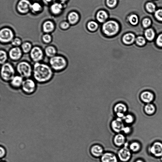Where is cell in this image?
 <instances>
[{
  "mask_svg": "<svg viewBox=\"0 0 162 162\" xmlns=\"http://www.w3.org/2000/svg\"><path fill=\"white\" fill-rule=\"evenodd\" d=\"M146 8L149 12L152 13L155 11L156 7L153 3L149 2L146 4Z\"/></svg>",
  "mask_w": 162,
  "mask_h": 162,
  "instance_id": "e575fe53",
  "label": "cell"
},
{
  "mask_svg": "<svg viewBox=\"0 0 162 162\" xmlns=\"http://www.w3.org/2000/svg\"><path fill=\"white\" fill-rule=\"evenodd\" d=\"M33 79L38 83L44 84L53 78L54 72L50 65L42 62L34 63Z\"/></svg>",
  "mask_w": 162,
  "mask_h": 162,
  "instance_id": "6da1fadb",
  "label": "cell"
},
{
  "mask_svg": "<svg viewBox=\"0 0 162 162\" xmlns=\"http://www.w3.org/2000/svg\"><path fill=\"white\" fill-rule=\"evenodd\" d=\"M123 119L126 123L129 124H131L134 121V118L131 115L128 114L125 116Z\"/></svg>",
  "mask_w": 162,
  "mask_h": 162,
  "instance_id": "74e56055",
  "label": "cell"
},
{
  "mask_svg": "<svg viewBox=\"0 0 162 162\" xmlns=\"http://www.w3.org/2000/svg\"><path fill=\"white\" fill-rule=\"evenodd\" d=\"M129 21L132 25H136L138 22V18L137 15L134 14L131 15L129 18Z\"/></svg>",
  "mask_w": 162,
  "mask_h": 162,
  "instance_id": "836d02e7",
  "label": "cell"
},
{
  "mask_svg": "<svg viewBox=\"0 0 162 162\" xmlns=\"http://www.w3.org/2000/svg\"><path fill=\"white\" fill-rule=\"evenodd\" d=\"M141 100L145 103H149L155 99V96L153 93L149 91H146L140 95Z\"/></svg>",
  "mask_w": 162,
  "mask_h": 162,
  "instance_id": "9a60e30c",
  "label": "cell"
},
{
  "mask_svg": "<svg viewBox=\"0 0 162 162\" xmlns=\"http://www.w3.org/2000/svg\"><path fill=\"white\" fill-rule=\"evenodd\" d=\"M145 112L149 115L153 114L155 111V106L152 104L148 103L145 107Z\"/></svg>",
  "mask_w": 162,
  "mask_h": 162,
  "instance_id": "4dcf8cb0",
  "label": "cell"
},
{
  "mask_svg": "<svg viewBox=\"0 0 162 162\" xmlns=\"http://www.w3.org/2000/svg\"><path fill=\"white\" fill-rule=\"evenodd\" d=\"M150 151L156 157L162 156V144L159 142H156L151 147Z\"/></svg>",
  "mask_w": 162,
  "mask_h": 162,
  "instance_id": "ac0fdd59",
  "label": "cell"
},
{
  "mask_svg": "<svg viewBox=\"0 0 162 162\" xmlns=\"http://www.w3.org/2000/svg\"><path fill=\"white\" fill-rule=\"evenodd\" d=\"M29 54L31 60L34 63L42 62L45 56L44 50L38 45L33 46Z\"/></svg>",
  "mask_w": 162,
  "mask_h": 162,
  "instance_id": "52a82bcc",
  "label": "cell"
},
{
  "mask_svg": "<svg viewBox=\"0 0 162 162\" xmlns=\"http://www.w3.org/2000/svg\"><path fill=\"white\" fill-rule=\"evenodd\" d=\"M101 162H119L115 155L111 153H104L101 156Z\"/></svg>",
  "mask_w": 162,
  "mask_h": 162,
  "instance_id": "e0dca14e",
  "label": "cell"
},
{
  "mask_svg": "<svg viewBox=\"0 0 162 162\" xmlns=\"http://www.w3.org/2000/svg\"><path fill=\"white\" fill-rule=\"evenodd\" d=\"M66 1V0H60V1H62V2H64L65 1Z\"/></svg>",
  "mask_w": 162,
  "mask_h": 162,
  "instance_id": "c3c4849f",
  "label": "cell"
},
{
  "mask_svg": "<svg viewBox=\"0 0 162 162\" xmlns=\"http://www.w3.org/2000/svg\"><path fill=\"white\" fill-rule=\"evenodd\" d=\"M69 23L68 22H64L62 23L61 25V28L66 29L69 28Z\"/></svg>",
  "mask_w": 162,
  "mask_h": 162,
  "instance_id": "ee69618b",
  "label": "cell"
},
{
  "mask_svg": "<svg viewBox=\"0 0 162 162\" xmlns=\"http://www.w3.org/2000/svg\"><path fill=\"white\" fill-rule=\"evenodd\" d=\"M1 162H5V161H1Z\"/></svg>",
  "mask_w": 162,
  "mask_h": 162,
  "instance_id": "681fc988",
  "label": "cell"
},
{
  "mask_svg": "<svg viewBox=\"0 0 162 162\" xmlns=\"http://www.w3.org/2000/svg\"><path fill=\"white\" fill-rule=\"evenodd\" d=\"M114 111L116 114L118 113L125 114L127 111V106L123 103L118 102L114 106Z\"/></svg>",
  "mask_w": 162,
  "mask_h": 162,
  "instance_id": "ffe728a7",
  "label": "cell"
},
{
  "mask_svg": "<svg viewBox=\"0 0 162 162\" xmlns=\"http://www.w3.org/2000/svg\"><path fill=\"white\" fill-rule=\"evenodd\" d=\"M142 23L144 27L147 28L151 25V21L149 19L145 18L143 20Z\"/></svg>",
  "mask_w": 162,
  "mask_h": 162,
  "instance_id": "7bdbcfd3",
  "label": "cell"
},
{
  "mask_svg": "<svg viewBox=\"0 0 162 162\" xmlns=\"http://www.w3.org/2000/svg\"><path fill=\"white\" fill-rule=\"evenodd\" d=\"M135 162H144V161L141 160H139L136 161Z\"/></svg>",
  "mask_w": 162,
  "mask_h": 162,
  "instance_id": "7dc6e473",
  "label": "cell"
},
{
  "mask_svg": "<svg viewBox=\"0 0 162 162\" xmlns=\"http://www.w3.org/2000/svg\"><path fill=\"white\" fill-rule=\"evenodd\" d=\"M45 56L50 58L57 54L56 47L53 45H49L45 47L44 50Z\"/></svg>",
  "mask_w": 162,
  "mask_h": 162,
  "instance_id": "2e32d148",
  "label": "cell"
},
{
  "mask_svg": "<svg viewBox=\"0 0 162 162\" xmlns=\"http://www.w3.org/2000/svg\"><path fill=\"white\" fill-rule=\"evenodd\" d=\"M0 64L1 65L7 62L9 58L8 53L5 50L1 49L0 50Z\"/></svg>",
  "mask_w": 162,
  "mask_h": 162,
  "instance_id": "d4e9b609",
  "label": "cell"
},
{
  "mask_svg": "<svg viewBox=\"0 0 162 162\" xmlns=\"http://www.w3.org/2000/svg\"><path fill=\"white\" fill-rule=\"evenodd\" d=\"M46 1L49 2L52 1H54V0H46Z\"/></svg>",
  "mask_w": 162,
  "mask_h": 162,
  "instance_id": "bcb514c9",
  "label": "cell"
},
{
  "mask_svg": "<svg viewBox=\"0 0 162 162\" xmlns=\"http://www.w3.org/2000/svg\"><path fill=\"white\" fill-rule=\"evenodd\" d=\"M14 37L13 31L9 28H3L0 31V41L1 44L6 45L11 43Z\"/></svg>",
  "mask_w": 162,
  "mask_h": 162,
  "instance_id": "ba28073f",
  "label": "cell"
},
{
  "mask_svg": "<svg viewBox=\"0 0 162 162\" xmlns=\"http://www.w3.org/2000/svg\"><path fill=\"white\" fill-rule=\"evenodd\" d=\"M161 161H162V157H161Z\"/></svg>",
  "mask_w": 162,
  "mask_h": 162,
  "instance_id": "f907efd6",
  "label": "cell"
},
{
  "mask_svg": "<svg viewBox=\"0 0 162 162\" xmlns=\"http://www.w3.org/2000/svg\"><path fill=\"white\" fill-rule=\"evenodd\" d=\"M108 18V15L104 11H98L97 14V18L98 21L100 23L105 22Z\"/></svg>",
  "mask_w": 162,
  "mask_h": 162,
  "instance_id": "484cf974",
  "label": "cell"
},
{
  "mask_svg": "<svg viewBox=\"0 0 162 162\" xmlns=\"http://www.w3.org/2000/svg\"><path fill=\"white\" fill-rule=\"evenodd\" d=\"M8 53L9 59L14 62L20 60L23 54L20 47H12L9 49Z\"/></svg>",
  "mask_w": 162,
  "mask_h": 162,
  "instance_id": "9c48e42d",
  "label": "cell"
},
{
  "mask_svg": "<svg viewBox=\"0 0 162 162\" xmlns=\"http://www.w3.org/2000/svg\"><path fill=\"white\" fill-rule=\"evenodd\" d=\"M31 6L32 5L28 0H21L18 4V9L20 12L25 13L31 8Z\"/></svg>",
  "mask_w": 162,
  "mask_h": 162,
  "instance_id": "4fadbf2b",
  "label": "cell"
},
{
  "mask_svg": "<svg viewBox=\"0 0 162 162\" xmlns=\"http://www.w3.org/2000/svg\"><path fill=\"white\" fill-rule=\"evenodd\" d=\"M136 35L132 33H128L123 35L122 38V41L125 45H130L135 43Z\"/></svg>",
  "mask_w": 162,
  "mask_h": 162,
  "instance_id": "7c38bea8",
  "label": "cell"
},
{
  "mask_svg": "<svg viewBox=\"0 0 162 162\" xmlns=\"http://www.w3.org/2000/svg\"><path fill=\"white\" fill-rule=\"evenodd\" d=\"M106 3L109 7L112 8L116 5L117 0H107Z\"/></svg>",
  "mask_w": 162,
  "mask_h": 162,
  "instance_id": "b9f144b4",
  "label": "cell"
},
{
  "mask_svg": "<svg viewBox=\"0 0 162 162\" xmlns=\"http://www.w3.org/2000/svg\"><path fill=\"white\" fill-rule=\"evenodd\" d=\"M23 42L21 39L20 38L15 37L12 41L11 44L13 47H21Z\"/></svg>",
  "mask_w": 162,
  "mask_h": 162,
  "instance_id": "d6a6232c",
  "label": "cell"
},
{
  "mask_svg": "<svg viewBox=\"0 0 162 162\" xmlns=\"http://www.w3.org/2000/svg\"><path fill=\"white\" fill-rule=\"evenodd\" d=\"M102 30L105 37L112 38L117 35L120 32V28L116 22L110 21L104 23L102 26Z\"/></svg>",
  "mask_w": 162,
  "mask_h": 162,
  "instance_id": "277c9868",
  "label": "cell"
},
{
  "mask_svg": "<svg viewBox=\"0 0 162 162\" xmlns=\"http://www.w3.org/2000/svg\"><path fill=\"white\" fill-rule=\"evenodd\" d=\"M155 16L158 20L162 21V9H160L155 12Z\"/></svg>",
  "mask_w": 162,
  "mask_h": 162,
  "instance_id": "f35d334b",
  "label": "cell"
},
{
  "mask_svg": "<svg viewBox=\"0 0 162 162\" xmlns=\"http://www.w3.org/2000/svg\"><path fill=\"white\" fill-rule=\"evenodd\" d=\"M54 29V26L53 23L50 21L46 22L43 25V30L46 33L49 34L52 32Z\"/></svg>",
  "mask_w": 162,
  "mask_h": 162,
  "instance_id": "cb8c5ba5",
  "label": "cell"
},
{
  "mask_svg": "<svg viewBox=\"0 0 162 162\" xmlns=\"http://www.w3.org/2000/svg\"><path fill=\"white\" fill-rule=\"evenodd\" d=\"M122 131L123 132L125 133L128 134L130 132V129L129 127H124Z\"/></svg>",
  "mask_w": 162,
  "mask_h": 162,
  "instance_id": "f6af8a7d",
  "label": "cell"
},
{
  "mask_svg": "<svg viewBox=\"0 0 162 162\" xmlns=\"http://www.w3.org/2000/svg\"><path fill=\"white\" fill-rule=\"evenodd\" d=\"M15 68L11 63L7 62L1 65V80L5 82L11 81L15 76Z\"/></svg>",
  "mask_w": 162,
  "mask_h": 162,
  "instance_id": "5b68a950",
  "label": "cell"
},
{
  "mask_svg": "<svg viewBox=\"0 0 162 162\" xmlns=\"http://www.w3.org/2000/svg\"><path fill=\"white\" fill-rule=\"evenodd\" d=\"M147 40L142 35L137 36L136 39L135 43L139 47L144 46L147 43Z\"/></svg>",
  "mask_w": 162,
  "mask_h": 162,
  "instance_id": "4316f807",
  "label": "cell"
},
{
  "mask_svg": "<svg viewBox=\"0 0 162 162\" xmlns=\"http://www.w3.org/2000/svg\"><path fill=\"white\" fill-rule=\"evenodd\" d=\"M62 8V6L60 4L54 3L51 6V10L54 14H58L60 13Z\"/></svg>",
  "mask_w": 162,
  "mask_h": 162,
  "instance_id": "f1b7e54d",
  "label": "cell"
},
{
  "mask_svg": "<svg viewBox=\"0 0 162 162\" xmlns=\"http://www.w3.org/2000/svg\"><path fill=\"white\" fill-rule=\"evenodd\" d=\"M155 41L157 46L162 48V33L157 35L155 39Z\"/></svg>",
  "mask_w": 162,
  "mask_h": 162,
  "instance_id": "d590c367",
  "label": "cell"
},
{
  "mask_svg": "<svg viewBox=\"0 0 162 162\" xmlns=\"http://www.w3.org/2000/svg\"><path fill=\"white\" fill-rule=\"evenodd\" d=\"M37 83L33 79L30 78L25 79L21 89L23 93L27 95H31L36 91Z\"/></svg>",
  "mask_w": 162,
  "mask_h": 162,
  "instance_id": "8992f818",
  "label": "cell"
},
{
  "mask_svg": "<svg viewBox=\"0 0 162 162\" xmlns=\"http://www.w3.org/2000/svg\"><path fill=\"white\" fill-rule=\"evenodd\" d=\"M15 69L18 74L24 79L30 78L33 76V65L28 61L23 60L19 62Z\"/></svg>",
  "mask_w": 162,
  "mask_h": 162,
  "instance_id": "3957f363",
  "label": "cell"
},
{
  "mask_svg": "<svg viewBox=\"0 0 162 162\" xmlns=\"http://www.w3.org/2000/svg\"><path fill=\"white\" fill-rule=\"evenodd\" d=\"M6 153V148L3 146L1 145L0 147V158L1 159H2L5 157Z\"/></svg>",
  "mask_w": 162,
  "mask_h": 162,
  "instance_id": "ab89813d",
  "label": "cell"
},
{
  "mask_svg": "<svg viewBox=\"0 0 162 162\" xmlns=\"http://www.w3.org/2000/svg\"><path fill=\"white\" fill-rule=\"evenodd\" d=\"M88 30L91 32H94L97 30L98 27V23L95 22L91 21L88 24Z\"/></svg>",
  "mask_w": 162,
  "mask_h": 162,
  "instance_id": "1f68e13d",
  "label": "cell"
},
{
  "mask_svg": "<svg viewBox=\"0 0 162 162\" xmlns=\"http://www.w3.org/2000/svg\"><path fill=\"white\" fill-rule=\"evenodd\" d=\"M155 31L151 28L145 30L144 33V37L147 41L152 42L156 38V34Z\"/></svg>",
  "mask_w": 162,
  "mask_h": 162,
  "instance_id": "44dd1931",
  "label": "cell"
},
{
  "mask_svg": "<svg viewBox=\"0 0 162 162\" xmlns=\"http://www.w3.org/2000/svg\"><path fill=\"white\" fill-rule=\"evenodd\" d=\"M79 16L78 14L74 12L70 13L68 16L69 22L72 24L76 23L78 21Z\"/></svg>",
  "mask_w": 162,
  "mask_h": 162,
  "instance_id": "83f0119b",
  "label": "cell"
},
{
  "mask_svg": "<svg viewBox=\"0 0 162 162\" xmlns=\"http://www.w3.org/2000/svg\"><path fill=\"white\" fill-rule=\"evenodd\" d=\"M129 148L133 152H137L140 149V146L139 144L137 142H134L130 145Z\"/></svg>",
  "mask_w": 162,
  "mask_h": 162,
  "instance_id": "8d00e7d4",
  "label": "cell"
},
{
  "mask_svg": "<svg viewBox=\"0 0 162 162\" xmlns=\"http://www.w3.org/2000/svg\"><path fill=\"white\" fill-rule=\"evenodd\" d=\"M91 152L93 156L98 158L101 157L103 155V149L100 145H95L91 148Z\"/></svg>",
  "mask_w": 162,
  "mask_h": 162,
  "instance_id": "d6986e66",
  "label": "cell"
},
{
  "mask_svg": "<svg viewBox=\"0 0 162 162\" xmlns=\"http://www.w3.org/2000/svg\"><path fill=\"white\" fill-rule=\"evenodd\" d=\"M33 46L31 42L25 41L23 42L20 47L23 54H27L30 53Z\"/></svg>",
  "mask_w": 162,
  "mask_h": 162,
  "instance_id": "7402d4cb",
  "label": "cell"
},
{
  "mask_svg": "<svg viewBox=\"0 0 162 162\" xmlns=\"http://www.w3.org/2000/svg\"><path fill=\"white\" fill-rule=\"evenodd\" d=\"M118 159L122 162H128L131 157V154L126 147L120 149L117 154Z\"/></svg>",
  "mask_w": 162,
  "mask_h": 162,
  "instance_id": "30bf717a",
  "label": "cell"
},
{
  "mask_svg": "<svg viewBox=\"0 0 162 162\" xmlns=\"http://www.w3.org/2000/svg\"><path fill=\"white\" fill-rule=\"evenodd\" d=\"M125 142V136L121 134H118L114 138V143L117 146H121L124 144Z\"/></svg>",
  "mask_w": 162,
  "mask_h": 162,
  "instance_id": "603a6c76",
  "label": "cell"
},
{
  "mask_svg": "<svg viewBox=\"0 0 162 162\" xmlns=\"http://www.w3.org/2000/svg\"><path fill=\"white\" fill-rule=\"evenodd\" d=\"M24 79L18 74L16 75L9 82L12 88L18 89L21 88Z\"/></svg>",
  "mask_w": 162,
  "mask_h": 162,
  "instance_id": "8fae6325",
  "label": "cell"
},
{
  "mask_svg": "<svg viewBox=\"0 0 162 162\" xmlns=\"http://www.w3.org/2000/svg\"><path fill=\"white\" fill-rule=\"evenodd\" d=\"M42 41L44 44L49 45L52 41V36L49 34L46 33L43 35L42 37Z\"/></svg>",
  "mask_w": 162,
  "mask_h": 162,
  "instance_id": "f546056e",
  "label": "cell"
},
{
  "mask_svg": "<svg viewBox=\"0 0 162 162\" xmlns=\"http://www.w3.org/2000/svg\"><path fill=\"white\" fill-rule=\"evenodd\" d=\"M125 127L122 118L117 117L113 120L111 123V127L113 131L119 133L122 131Z\"/></svg>",
  "mask_w": 162,
  "mask_h": 162,
  "instance_id": "5bb4252c",
  "label": "cell"
},
{
  "mask_svg": "<svg viewBox=\"0 0 162 162\" xmlns=\"http://www.w3.org/2000/svg\"><path fill=\"white\" fill-rule=\"evenodd\" d=\"M49 64L54 72L59 73L64 71L66 69L69 62L65 56L57 54L49 58Z\"/></svg>",
  "mask_w": 162,
  "mask_h": 162,
  "instance_id": "7a4b0ae2",
  "label": "cell"
},
{
  "mask_svg": "<svg viewBox=\"0 0 162 162\" xmlns=\"http://www.w3.org/2000/svg\"><path fill=\"white\" fill-rule=\"evenodd\" d=\"M41 8V5L38 3H34L31 6V8L34 11L37 12L40 11Z\"/></svg>",
  "mask_w": 162,
  "mask_h": 162,
  "instance_id": "60d3db41",
  "label": "cell"
}]
</instances>
